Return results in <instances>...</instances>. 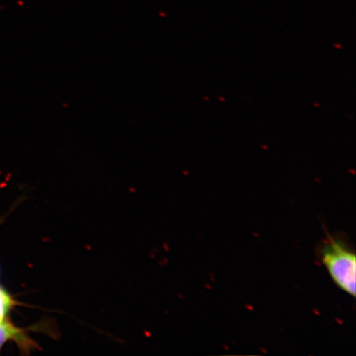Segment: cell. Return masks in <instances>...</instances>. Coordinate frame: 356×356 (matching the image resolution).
Listing matches in <instances>:
<instances>
[{
    "mask_svg": "<svg viewBox=\"0 0 356 356\" xmlns=\"http://www.w3.org/2000/svg\"><path fill=\"white\" fill-rule=\"evenodd\" d=\"M15 340L22 350L26 353L39 348V346L32 339L26 335L24 329L17 328L10 322V320L3 318L0 321V349L8 340Z\"/></svg>",
    "mask_w": 356,
    "mask_h": 356,
    "instance_id": "obj_2",
    "label": "cell"
},
{
    "mask_svg": "<svg viewBox=\"0 0 356 356\" xmlns=\"http://www.w3.org/2000/svg\"><path fill=\"white\" fill-rule=\"evenodd\" d=\"M322 260L337 286L355 297L356 257L354 251L341 240L330 238L323 247Z\"/></svg>",
    "mask_w": 356,
    "mask_h": 356,
    "instance_id": "obj_1",
    "label": "cell"
},
{
    "mask_svg": "<svg viewBox=\"0 0 356 356\" xmlns=\"http://www.w3.org/2000/svg\"><path fill=\"white\" fill-rule=\"evenodd\" d=\"M15 301L8 293L0 288V321L6 317L8 310L12 308Z\"/></svg>",
    "mask_w": 356,
    "mask_h": 356,
    "instance_id": "obj_3",
    "label": "cell"
}]
</instances>
